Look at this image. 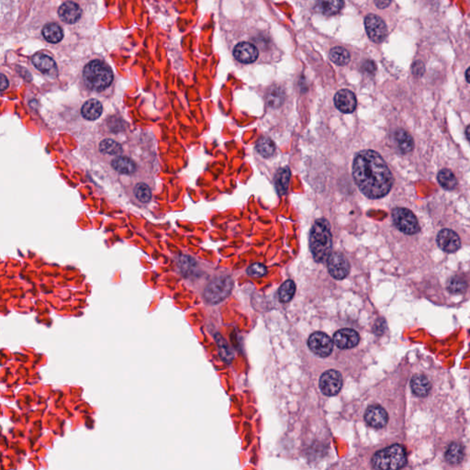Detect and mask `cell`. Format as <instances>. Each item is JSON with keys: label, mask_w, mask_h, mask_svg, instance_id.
Here are the masks:
<instances>
[{"label": "cell", "mask_w": 470, "mask_h": 470, "mask_svg": "<svg viewBox=\"0 0 470 470\" xmlns=\"http://www.w3.org/2000/svg\"><path fill=\"white\" fill-rule=\"evenodd\" d=\"M290 180H291V170L288 167L280 168L277 171L276 177H275V184H276V191L280 196L286 194L287 189H288Z\"/></svg>", "instance_id": "obj_23"}, {"label": "cell", "mask_w": 470, "mask_h": 470, "mask_svg": "<svg viewBox=\"0 0 470 470\" xmlns=\"http://www.w3.org/2000/svg\"><path fill=\"white\" fill-rule=\"evenodd\" d=\"M32 63L40 72H42L44 75L52 77L57 74V66H56V63L54 62V59L51 58L46 54H35L32 58Z\"/></svg>", "instance_id": "obj_17"}, {"label": "cell", "mask_w": 470, "mask_h": 470, "mask_svg": "<svg viewBox=\"0 0 470 470\" xmlns=\"http://www.w3.org/2000/svg\"><path fill=\"white\" fill-rule=\"evenodd\" d=\"M257 150L258 154L262 155L263 157L269 158L275 154L276 146L270 138L262 137L259 141H257Z\"/></svg>", "instance_id": "obj_28"}, {"label": "cell", "mask_w": 470, "mask_h": 470, "mask_svg": "<svg viewBox=\"0 0 470 470\" xmlns=\"http://www.w3.org/2000/svg\"><path fill=\"white\" fill-rule=\"evenodd\" d=\"M406 463V450L401 445H393L378 451L372 458V465L376 469H400Z\"/></svg>", "instance_id": "obj_3"}, {"label": "cell", "mask_w": 470, "mask_h": 470, "mask_svg": "<svg viewBox=\"0 0 470 470\" xmlns=\"http://www.w3.org/2000/svg\"><path fill=\"white\" fill-rule=\"evenodd\" d=\"M437 241L438 246L448 254L456 252L461 246L460 237L451 229H443L440 231Z\"/></svg>", "instance_id": "obj_11"}, {"label": "cell", "mask_w": 470, "mask_h": 470, "mask_svg": "<svg viewBox=\"0 0 470 470\" xmlns=\"http://www.w3.org/2000/svg\"><path fill=\"white\" fill-rule=\"evenodd\" d=\"M467 287V283L463 277L459 276H452L447 283V288L453 294H460L465 292Z\"/></svg>", "instance_id": "obj_31"}, {"label": "cell", "mask_w": 470, "mask_h": 470, "mask_svg": "<svg viewBox=\"0 0 470 470\" xmlns=\"http://www.w3.org/2000/svg\"><path fill=\"white\" fill-rule=\"evenodd\" d=\"M344 0H317L316 10L327 16L337 14L344 8Z\"/></svg>", "instance_id": "obj_20"}, {"label": "cell", "mask_w": 470, "mask_h": 470, "mask_svg": "<svg viewBox=\"0 0 470 470\" xmlns=\"http://www.w3.org/2000/svg\"><path fill=\"white\" fill-rule=\"evenodd\" d=\"M43 36L48 43L58 44L63 38V29L55 23H48L43 29Z\"/></svg>", "instance_id": "obj_24"}, {"label": "cell", "mask_w": 470, "mask_h": 470, "mask_svg": "<svg viewBox=\"0 0 470 470\" xmlns=\"http://www.w3.org/2000/svg\"><path fill=\"white\" fill-rule=\"evenodd\" d=\"M465 135H466L467 140L470 141V125L469 126L467 127V128H466V130H465Z\"/></svg>", "instance_id": "obj_39"}, {"label": "cell", "mask_w": 470, "mask_h": 470, "mask_svg": "<svg viewBox=\"0 0 470 470\" xmlns=\"http://www.w3.org/2000/svg\"><path fill=\"white\" fill-rule=\"evenodd\" d=\"M267 267L263 264H252V266L247 268V274L252 277H262L267 274Z\"/></svg>", "instance_id": "obj_34"}, {"label": "cell", "mask_w": 470, "mask_h": 470, "mask_svg": "<svg viewBox=\"0 0 470 470\" xmlns=\"http://www.w3.org/2000/svg\"><path fill=\"white\" fill-rule=\"evenodd\" d=\"M327 266L331 276L335 277V279H344L349 274V262L341 252L331 254L327 260Z\"/></svg>", "instance_id": "obj_10"}, {"label": "cell", "mask_w": 470, "mask_h": 470, "mask_svg": "<svg viewBox=\"0 0 470 470\" xmlns=\"http://www.w3.org/2000/svg\"><path fill=\"white\" fill-rule=\"evenodd\" d=\"M412 72L413 74L417 76V77H421L422 76V74L424 73V65L422 62H416L412 65Z\"/></svg>", "instance_id": "obj_35"}, {"label": "cell", "mask_w": 470, "mask_h": 470, "mask_svg": "<svg viewBox=\"0 0 470 470\" xmlns=\"http://www.w3.org/2000/svg\"><path fill=\"white\" fill-rule=\"evenodd\" d=\"M365 420L369 426L379 429L388 423V413L382 407L373 405L367 410L365 413Z\"/></svg>", "instance_id": "obj_14"}, {"label": "cell", "mask_w": 470, "mask_h": 470, "mask_svg": "<svg viewBox=\"0 0 470 470\" xmlns=\"http://www.w3.org/2000/svg\"><path fill=\"white\" fill-rule=\"evenodd\" d=\"M9 87V81L4 75H1V91H4Z\"/></svg>", "instance_id": "obj_37"}, {"label": "cell", "mask_w": 470, "mask_h": 470, "mask_svg": "<svg viewBox=\"0 0 470 470\" xmlns=\"http://www.w3.org/2000/svg\"><path fill=\"white\" fill-rule=\"evenodd\" d=\"M233 55L240 63H252L257 61L259 52L254 44L243 42L234 47Z\"/></svg>", "instance_id": "obj_13"}, {"label": "cell", "mask_w": 470, "mask_h": 470, "mask_svg": "<svg viewBox=\"0 0 470 470\" xmlns=\"http://www.w3.org/2000/svg\"><path fill=\"white\" fill-rule=\"evenodd\" d=\"M465 78H466V81L470 83V67L465 72Z\"/></svg>", "instance_id": "obj_38"}, {"label": "cell", "mask_w": 470, "mask_h": 470, "mask_svg": "<svg viewBox=\"0 0 470 470\" xmlns=\"http://www.w3.org/2000/svg\"><path fill=\"white\" fill-rule=\"evenodd\" d=\"M233 290V279L229 276H220L208 284L204 291V298L211 304L225 300Z\"/></svg>", "instance_id": "obj_5"}, {"label": "cell", "mask_w": 470, "mask_h": 470, "mask_svg": "<svg viewBox=\"0 0 470 470\" xmlns=\"http://www.w3.org/2000/svg\"><path fill=\"white\" fill-rule=\"evenodd\" d=\"M391 2L392 0H375V5L377 6L378 9L384 10L388 8V6L391 4Z\"/></svg>", "instance_id": "obj_36"}, {"label": "cell", "mask_w": 470, "mask_h": 470, "mask_svg": "<svg viewBox=\"0 0 470 470\" xmlns=\"http://www.w3.org/2000/svg\"><path fill=\"white\" fill-rule=\"evenodd\" d=\"M437 179H438L439 184L441 185L445 189L452 190V189H456L457 186L456 175H454V173L451 170L446 169V168L442 169L439 172Z\"/></svg>", "instance_id": "obj_26"}, {"label": "cell", "mask_w": 470, "mask_h": 470, "mask_svg": "<svg viewBox=\"0 0 470 470\" xmlns=\"http://www.w3.org/2000/svg\"><path fill=\"white\" fill-rule=\"evenodd\" d=\"M134 195L138 200L142 203H147L152 199V190L144 183H139L134 188Z\"/></svg>", "instance_id": "obj_33"}, {"label": "cell", "mask_w": 470, "mask_h": 470, "mask_svg": "<svg viewBox=\"0 0 470 470\" xmlns=\"http://www.w3.org/2000/svg\"><path fill=\"white\" fill-rule=\"evenodd\" d=\"M329 56L332 62H334L335 64L340 65V66H343L349 63V52L346 49L340 47V46L332 49L330 51Z\"/></svg>", "instance_id": "obj_27"}, {"label": "cell", "mask_w": 470, "mask_h": 470, "mask_svg": "<svg viewBox=\"0 0 470 470\" xmlns=\"http://www.w3.org/2000/svg\"><path fill=\"white\" fill-rule=\"evenodd\" d=\"M103 107L100 102L97 99L92 98L84 103L81 109L82 116L88 121H96L101 116Z\"/></svg>", "instance_id": "obj_19"}, {"label": "cell", "mask_w": 470, "mask_h": 470, "mask_svg": "<svg viewBox=\"0 0 470 470\" xmlns=\"http://www.w3.org/2000/svg\"><path fill=\"white\" fill-rule=\"evenodd\" d=\"M112 165L117 172L123 175H132L137 169L135 162L125 156H118L114 158L112 161Z\"/></svg>", "instance_id": "obj_21"}, {"label": "cell", "mask_w": 470, "mask_h": 470, "mask_svg": "<svg viewBox=\"0 0 470 470\" xmlns=\"http://www.w3.org/2000/svg\"><path fill=\"white\" fill-rule=\"evenodd\" d=\"M365 28L369 39L377 44L382 43L388 35L387 25L377 15L369 14L365 18Z\"/></svg>", "instance_id": "obj_7"}, {"label": "cell", "mask_w": 470, "mask_h": 470, "mask_svg": "<svg viewBox=\"0 0 470 470\" xmlns=\"http://www.w3.org/2000/svg\"><path fill=\"white\" fill-rule=\"evenodd\" d=\"M464 458L463 446L458 443H452L446 452V460L451 465L460 464Z\"/></svg>", "instance_id": "obj_25"}, {"label": "cell", "mask_w": 470, "mask_h": 470, "mask_svg": "<svg viewBox=\"0 0 470 470\" xmlns=\"http://www.w3.org/2000/svg\"><path fill=\"white\" fill-rule=\"evenodd\" d=\"M310 248L316 262H325L331 256L333 235L329 222L325 219L317 220L310 230Z\"/></svg>", "instance_id": "obj_2"}, {"label": "cell", "mask_w": 470, "mask_h": 470, "mask_svg": "<svg viewBox=\"0 0 470 470\" xmlns=\"http://www.w3.org/2000/svg\"><path fill=\"white\" fill-rule=\"evenodd\" d=\"M359 340L358 333L353 329L340 330L334 337L335 344L341 349L353 348L358 344Z\"/></svg>", "instance_id": "obj_15"}, {"label": "cell", "mask_w": 470, "mask_h": 470, "mask_svg": "<svg viewBox=\"0 0 470 470\" xmlns=\"http://www.w3.org/2000/svg\"><path fill=\"white\" fill-rule=\"evenodd\" d=\"M296 285L292 280H286L278 290V299L281 302H288L295 294Z\"/></svg>", "instance_id": "obj_29"}, {"label": "cell", "mask_w": 470, "mask_h": 470, "mask_svg": "<svg viewBox=\"0 0 470 470\" xmlns=\"http://www.w3.org/2000/svg\"><path fill=\"white\" fill-rule=\"evenodd\" d=\"M353 176L360 191L369 199H381L392 188L390 170L382 156L373 150L361 151L355 155Z\"/></svg>", "instance_id": "obj_1"}, {"label": "cell", "mask_w": 470, "mask_h": 470, "mask_svg": "<svg viewBox=\"0 0 470 470\" xmlns=\"http://www.w3.org/2000/svg\"><path fill=\"white\" fill-rule=\"evenodd\" d=\"M335 107L343 113H352L355 111L357 101L355 95L348 89H342L335 94Z\"/></svg>", "instance_id": "obj_12"}, {"label": "cell", "mask_w": 470, "mask_h": 470, "mask_svg": "<svg viewBox=\"0 0 470 470\" xmlns=\"http://www.w3.org/2000/svg\"><path fill=\"white\" fill-rule=\"evenodd\" d=\"M99 150L107 155H120L122 153V146L112 139H105L99 143Z\"/></svg>", "instance_id": "obj_30"}, {"label": "cell", "mask_w": 470, "mask_h": 470, "mask_svg": "<svg viewBox=\"0 0 470 470\" xmlns=\"http://www.w3.org/2000/svg\"><path fill=\"white\" fill-rule=\"evenodd\" d=\"M308 344L310 349L320 357H327L334 348L333 340L326 334L320 332H316L310 335Z\"/></svg>", "instance_id": "obj_9"}, {"label": "cell", "mask_w": 470, "mask_h": 470, "mask_svg": "<svg viewBox=\"0 0 470 470\" xmlns=\"http://www.w3.org/2000/svg\"><path fill=\"white\" fill-rule=\"evenodd\" d=\"M284 101V92L281 88L274 87L267 94V103L273 107H279Z\"/></svg>", "instance_id": "obj_32"}, {"label": "cell", "mask_w": 470, "mask_h": 470, "mask_svg": "<svg viewBox=\"0 0 470 470\" xmlns=\"http://www.w3.org/2000/svg\"><path fill=\"white\" fill-rule=\"evenodd\" d=\"M343 386V378L340 372L331 369L321 375L320 378V390L327 396H335Z\"/></svg>", "instance_id": "obj_8"}, {"label": "cell", "mask_w": 470, "mask_h": 470, "mask_svg": "<svg viewBox=\"0 0 470 470\" xmlns=\"http://www.w3.org/2000/svg\"><path fill=\"white\" fill-rule=\"evenodd\" d=\"M84 79L88 87L94 90H104L113 81V74L109 65L99 60H94L84 69Z\"/></svg>", "instance_id": "obj_4"}, {"label": "cell", "mask_w": 470, "mask_h": 470, "mask_svg": "<svg viewBox=\"0 0 470 470\" xmlns=\"http://www.w3.org/2000/svg\"><path fill=\"white\" fill-rule=\"evenodd\" d=\"M81 15H82L81 8L77 3L72 2V1L64 2L63 5L59 8V18L66 24H74L78 22L79 19L81 18Z\"/></svg>", "instance_id": "obj_16"}, {"label": "cell", "mask_w": 470, "mask_h": 470, "mask_svg": "<svg viewBox=\"0 0 470 470\" xmlns=\"http://www.w3.org/2000/svg\"><path fill=\"white\" fill-rule=\"evenodd\" d=\"M392 220L395 226L402 233L412 235L420 231L415 215L406 208H395L392 210Z\"/></svg>", "instance_id": "obj_6"}, {"label": "cell", "mask_w": 470, "mask_h": 470, "mask_svg": "<svg viewBox=\"0 0 470 470\" xmlns=\"http://www.w3.org/2000/svg\"><path fill=\"white\" fill-rule=\"evenodd\" d=\"M395 140L397 141L399 149L403 154H408L414 148V141L412 136L403 129H400L395 132Z\"/></svg>", "instance_id": "obj_22"}, {"label": "cell", "mask_w": 470, "mask_h": 470, "mask_svg": "<svg viewBox=\"0 0 470 470\" xmlns=\"http://www.w3.org/2000/svg\"><path fill=\"white\" fill-rule=\"evenodd\" d=\"M411 388L414 395L418 397H426L431 391V383L422 375H414L411 380Z\"/></svg>", "instance_id": "obj_18"}]
</instances>
